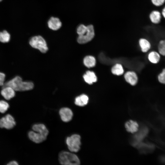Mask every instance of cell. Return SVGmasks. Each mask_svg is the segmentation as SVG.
<instances>
[{"instance_id": "d6a6232c", "label": "cell", "mask_w": 165, "mask_h": 165, "mask_svg": "<svg viewBox=\"0 0 165 165\" xmlns=\"http://www.w3.org/2000/svg\"><path fill=\"white\" fill-rule=\"evenodd\" d=\"M3 0H0V2H2Z\"/></svg>"}, {"instance_id": "8fae6325", "label": "cell", "mask_w": 165, "mask_h": 165, "mask_svg": "<svg viewBox=\"0 0 165 165\" xmlns=\"http://www.w3.org/2000/svg\"><path fill=\"white\" fill-rule=\"evenodd\" d=\"M15 90L9 86L2 87L1 93L2 95L6 100H9L14 97L15 95Z\"/></svg>"}, {"instance_id": "4316f807", "label": "cell", "mask_w": 165, "mask_h": 165, "mask_svg": "<svg viewBox=\"0 0 165 165\" xmlns=\"http://www.w3.org/2000/svg\"><path fill=\"white\" fill-rule=\"evenodd\" d=\"M158 79L160 83L165 84V68L163 70L162 72L158 75Z\"/></svg>"}, {"instance_id": "9a60e30c", "label": "cell", "mask_w": 165, "mask_h": 165, "mask_svg": "<svg viewBox=\"0 0 165 165\" xmlns=\"http://www.w3.org/2000/svg\"><path fill=\"white\" fill-rule=\"evenodd\" d=\"M88 100V97L85 94H82L75 98V103L78 106H83L87 105Z\"/></svg>"}, {"instance_id": "83f0119b", "label": "cell", "mask_w": 165, "mask_h": 165, "mask_svg": "<svg viewBox=\"0 0 165 165\" xmlns=\"http://www.w3.org/2000/svg\"><path fill=\"white\" fill-rule=\"evenodd\" d=\"M152 3L155 5L159 6L162 5L165 0H151Z\"/></svg>"}, {"instance_id": "4dcf8cb0", "label": "cell", "mask_w": 165, "mask_h": 165, "mask_svg": "<svg viewBox=\"0 0 165 165\" xmlns=\"http://www.w3.org/2000/svg\"><path fill=\"white\" fill-rule=\"evenodd\" d=\"M160 161L163 163H165V156H161L160 159Z\"/></svg>"}, {"instance_id": "ac0fdd59", "label": "cell", "mask_w": 165, "mask_h": 165, "mask_svg": "<svg viewBox=\"0 0 165 165\" xmlns=\"http://www.w3.org/2000/svg\"><path fill=\"white\" fill-rule=\"evenodd\" d=\"M139 43L141 50L143 52H147L150 48V43L145 39H140L139 41Z\"/></svg>"}, {"instance_id": "5bb4252c", "label": "cell", "mask_w": 165, "mask_h": 165, "mask_svg": "<svg viewBox=\"0 0 165 165\" xmlns=\"http://www.w3.org/2000/svg\"><path fill=\"white\" fill-rule=\"evenodd\" d=\"M125 127L127 131L131 133H134L138 130V125L137 123L134 121L130 120L127 122Z\"/></svg>"}, {"instance_id": "7c38bea8", "label": "cell", "mask_w": 165, "mask_h": 165, "mask_svg": "<svg viewBox=\"0 0 165 165\" xmlns=\"http://www.w3.org/2000/svg\"><path fill=\"white\" fill-rule=\"evenodd\" d=\"M126 81L131 85H135L138 82V77L136 73L134 72L128 71L124 75Z\"/></svg>"}, {"instance_id": "484cf974", "label": "cell", "mask_w": 165, "mask_h": 165, "mask_svg": "<svg viewBox=\"0 0 165 165\" xmlns=\"http://www.w3.org/2000/svg\"><path fill=\"white\" fill-rule=\"evenodd\" d=\"M158 50L160 54L165 56V40L160 41L158 46Z\"/></svg>"}, {"instance_id": "5b68a950", "label": "cell", "mask_w": 165, "mask_h": 165, "mask_svg": "<svg viewBox=\"0 0 165 165\" xmlns=\"http://www.w3.org/2000/svg\"><path fill=\"white\" fill-rule=\"evenodd\" d=\"M87 29L86 32L83 35L79 36L77 42L79 44H85L92 40L95 35L94 30L93 26L90 24L87 26Z\"/></svg>"}, {"instance_id": "d6986e66", "label": "cell", "mask_w": 165, "mask_h": 165, "mask_svg": "<svg viewBox=\"0 0 165 165\" xmlns=\"http://www.w3.org/2000/svg\"><path fill=\"white\" fill-rule=\"evenodd\" d=\"M124 70L122 65L119 64H117L112 68L111 72L112 74L117 75H122L124 72Z\"/></svg>"}, {"instance_id": "9c48e42d", "label": "cell", "mask_w": 165, "mask_h": 165, "mask_svg": "<svg viewBox=\"0 0 165 165\" xmlns=\"http://www.w3.org/2000/svg\"><path fill=\"white\" fill-rule=\"evenodd\" d=\"M59 114L62 120L66 122L70 121L73 115L71 110L68 108H61L59 111Z\"/></svg>"}, {"instance_id": "44dd1931", "label": "cell", "mask_w": 165, "mask_h": 165, "mask_svg": "<svg viewBox=\"0 0 165 165\" xmlns=\"http://www.w3.org/2000/svg\"><path fill=\"white\" fill-rule=\"evenodd\" d=\"M10 38V35L8 31L4 30L0 31V42L2 43L9 42Z\"/></svg>"}, {"instance_id": "cb8c5ba5", "label": "cell", "mask_w": 165, "mask_h": 165, "mask_svg": "<svg viewBox=\"0 0 165 165\" xmlns=\"http://www.w3.org/2000/svg\"><path fill=\"white\" fill-rule=\"evenodd\" d=\"M87 26L83 24L79 25L77 29V33L79 36L83 35L87 31Z\"/></svg>"}, {"instance_id": "3957f363", "label": "cell", "mask_w": 165, "mask_h": 165, "mask_svg": "<svg viewBox=\"0 0 165 165\" xmlns=\"http://www.w3.org/2000/svg\"><path fill=\"white\" fill-rule=\"evenodd\" d=\"M80 140V136L77 134H73L67 138L66 143L71 152H77L79 150L81 145Z\"/></svg>"}, {"instance_id": "603a6c76", "label": "cell", "mask_w": 165, "mask_h": 165, "mask_svg": "<svg viewBox=\"0 0 165 165\" xmlns=\"http://www.w3.org/2000/svg\"><path fill=\"white\" fill-rule=\"evenodd\" d=\"M139 147L142 149L144 152H148L152 151L154 149L153 145L150 144H142L140 143L138 145Z\"/></svg>"}, {"instance_id": "f546056e", "label": "cell", "mask_w": 165, "mask_h": 165, "mask_svg": "<svg viewBox=\"0 0 165 165\" xmlns=\"http://www.w3.org/2000/svg\"><path fill=\"white\" fill-rule=\"evenodd\" d=\"M6 165H19V164L16 161H13L9 162Z\"/></svg>"}, {"instance_id": "f1b7e54d", "label": "cell", "mask_w": 165, "mask_h": 165, "mask_svg": "<svg viewBox=\"0 0 165 165\" xmlns=\"http://www.w3.org/2000/svg\"><path fill=\"white\" fill-rule=\"evenodd\" d=\"M5 75L3 73L0 72V86H3L4 84Z\"/></svg>"}, {"instance_id": "30bf717a", "label": "cell", "mask_w": 165, "mask_h": 165, "mask_svg": "<svg viewBox=\"0 0 165 165\" xmlns=\"http://www.w3.org/2000/svg\"><path fill=\"white\" fill-rule=\"evenodd\" d=\"M48 27L51 29L56 31L59 29L61 27L62 23L58 17H51L47 22Z\"/></svg>"}, {"instance_id": "ffe728a7", "label": "cell", "mask_w": 165, "mask_h": 165, "mask_svg": "<svg viewBox=\"0 0 165 165\" xmlns=\"http://www.w3.org/2000/svg\"><path fill=\"white\" fill-rule=\"evenodd\" d=\"M149 60L152 63L156 64L160 61V57L159 54L155 51L150 52L148 57Z\"/></svg>"}, {"instance_id": "7a4b0ae2", "label": "cell", "mask_w": 165, "mask_h": 165, "mask_svg": "<svg viewBox=\"0 0 165 165\" xmlns=\"http://www.w3.org/2000/svg\"><path fill=\"white\" fill-rule=\"evenodd\" d=\"M58 160L61 165H80V160L75 154L62 151L58 154Z\"/></svg>"}, {"instance_id": "4fadbf2b", "label": "cell", "mask_w": 165, "mask_h": 165, "mask_svg": "<svg viewBox=\"0 0 165 165\" xmlns=\"http://www.w3.org/2000/svg\"><path fill=\"white\" fill-rule=\"evenodd\" d=\"M85 81L89 84L96 82L97 80V77L95 73L92 71H88L83 75Z\"/></svg>"}, {"instance_id": "6da1fadb", "label": "cell", "mask_w": 165, "mask_h": 165, "mask_svg": "<svg viewBox=\"0 0 165 165\" xmlns=\"http://www.w3.org/2000/svg\"><path fill=\"white\" fill-rule=\"evenodd\" d=\"M5 86L10 87L15 91H25L32 89L34 84L31 82L23 81L21 77L16 76L5 83L2 87Z\"/></svg>"}, {"instance_id": "277c9868", "label": "cell", "mask_w": 165, "mask_h": 165, "mask_svg": "<svg viewBox=\"0 0 165 165\" xmlns=\"http://www.w3.org/2000/svg\"><path fill=\"white\" fill-rule=\"evenodd\" d=\"M29 44L32 47L38 50L42 53H46L48 50L45 40L40 36L32 37L29 41Z\"/></svg>"}, {"instance_id": "ba28073f", "label": "cell", "mask_w": 165, "mask_h": 165, "mask_svg": "<svg viewBox=\"0 0 165 165\" xmlns=\"http://www.w3.org/2000/svg\"><path fill=\"white\" fill-rule=\"evenodd\" d=\"M148 132V129L147 128H141L134 136L132 142V145L134 146H138L141 143V141L146 135Z\"/></svg>"}, {"instance_id": "8992f818", "label": "cell", "mask_w": 165, "mask_h": 165, "mask_svg": "<svg viewBox=\"0 0 165 165\" xmlns=\"http://www.w3.org/2000/svg\"><path fill=\"white\" fill-rule=\"evenodd\" d=\"M15 125L14 118L10 114L7 115L0 120V127L2 128L10 129L13 128Z\"/></svg>"}, {"instance_id": "7402d4cb", "label": "cell", "mask_w": 165, "mask_h": 165, "mask_svg": "<svg viewBox=\"0 0 165 165\" xmlns=\"http://www.w3.org/2000/svg\"><path fill=\"white\" fill-rule=\"evenodd\" d=\"M32 129L35 131H41L48 135L49 131L45 125L42 124L34 125L32 127Z\"/></svg>"}, {"instance_id": "d4e9b609", "label": "cell", "mask_w": 165, "mask_h": 165, "mask_svg": "<svg viewBox=\"0 0 165 165\" xmlns=\"http://www.w3.org/2000/svg\"><path fill=\"white\" fill-rule=\"evenodd\" d=\"M9 107V105L7 102L3 100L0 101V112H5Z\"/></svg>"}, {"instance_id": "1f68e13d", "label": "cell", "mask_w": 165, "mask_h": 165, "mask_svg": "<svg viewBox=\"0 0 165 165\" xmlns=\"http://www.w3.org/2000/svg\"><path fill=\"white\" fill-rule=\"evenodd\" d=\"M162 14L163 17L165 18V7L162 10Z\"/></svg>"}, {"instance_id": "2e32d148", "label": "cell", "mask_w": 165, "mask_h": 165, "mask_svg": "<svg viewBox=\"0 0 165 165\" xmlns=\"http://www.w3.org/2000/svg\"><path fill=\"white\" fill-rule=\"evenodd\" d=\"M83 63L85 65L87 68H92L95 66L96 61L94 57L91 56H88L84 58Z\"/></svg>"}, {"instance_id": "52a82bcc", "label": "cell", "mask_w": 165, "mask_h": 165, "mask_svg": "<svg viewBox=\"0 0 165 165\" xmlns=\"http://www.w3.org/2000/svg\"><path fill=\"white\" fill-rule=\"evenodd\" d=\"M28 135L30 139L36 143H39L44 141L47 136L46 134L39 131H30Z\"/></svg>"}, {"instance_id": "e0dca14e", "label": "cell", "mask_w": 165, "mask_h": 165, "mask_svg": "<svg viewBox=\"0 0 165 165\" xmlns=\"http://www.w3.org/2000/svg\"><path fill=\"white\" fill-rule=\"evenodd\" d=\"M149 18L153 23L157 24L159 23L161 18V14L160 12L157 11H154L152 12L150 14Z\"/></svg>"}]
</instances>
